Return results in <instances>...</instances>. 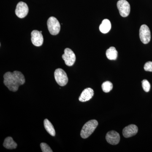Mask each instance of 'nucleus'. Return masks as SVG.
<instances>
[{"mask_svg": "<svg viewBox=\"0 0 152 152\" xmlns=\"http://www.w3.org/2000/svg\"><path fill=\"white\" fill-rule=\"evenodd\" d=\"M4 84L10 91L16 92L18 90L21 85L26 82L24 75L19 71H14L13 72H7L4 76Z\"/></svg>", "mask_w": 152, "mask_h": 152, "instance_id": "nucleus-1", "label": "nucleus"}, {"mask_svg": "<svg viewBox=\"0 0 152 152\" xmlns=\"http://www.w3.org/2000/svg\"><path fill=\"white\" fill-rule=\"evenodd\" d=\"M98 126L97 121L91 120L87 122L84 125L81 131L80 135L82 138L86 139L91 135Z\"/></svg>", "mask_w": 152, "mask_h": 152, "instance_id": "nucleus-2", "label": "nucleus"}, {"mask_svg": "<svg viewBox=\"0 0 152 152\" xmlns=\"http://www.w3.org/2000/svg\"><path fill=\"white\" fill-rule=\"evenodd\" d=\"M48 29L51 34L56 35L58 34L61 29L59 22L56 18L51 17L47 22Z\"/></svg>", "mask_w": 152, "mask_h": 152, "instance_id": "nucleus-3", "label": "nucleus"}, {"mask_svg": "<svg viewBox=\"0 0 152 152\" xmlns=\"http://www.w3.org/2000/svg\"><path fill=\"white\" fill-rule=\"evenodd\" d=\"M55 80L61 86H64L67 84L68 78L67 74L62 69H57L54 72Z\"/></svg>", "mask_w": 152, "mask_h": 152, "instance_id": "nucleus-4", "label": "nucleus"}, {"mask_svg": "<svg viewBox=\"0 0 152 152\" xmlns=\"http://www.w3.org/2000/svg\"><path fill=\"white\" fill-rule=\"evenodd\" d=\"M117 7L120 14L122 17H126L130 12L131 7L129 4L126 0H119L117 2Z\"/></svg>", "mask_w": 152, "mask_h": 152, "instance_id": "nucleus-5", "label": "nucleus"}, {"mask_svg": "<svg viewBox=\"0 0 152 152\" xmlns=\"http://www.w3.org/2000/svg\"><path fill=\"white\" fill-rule=\"evenodd\" d=\"M140 40L144 44L148 43L151 39V31L146 25H142L140 29Z\"/></svg>", "mask_w": 152, "mask_h": 152, "instance_id": "nucleus-6", "label": "nucleus"}, {"mask_svg": "<svg viewBox=\"0 0 152 152\" xmlns=\"http://www.w3.org/2000/svg\"><path fill=\"white\" fill-rule=\"evenodd\" d=\"M62 58L66 65L69 66L73 65L76 61L75 53L71 49L68 48L65 49L64 53L62 55Z\"/></svg>", "mask_w": 152, "mask_h": 152, "instance_id": "nucleus-7", "label": "nucleus"}, {"mask_svg": "<svg viewBox=\"0 0 152 152\" xmlns=\"http://www.w3.org/2000/svg\"><path fill=\"white\" fill-rule=\"evenodd\" d=\"M28 11V7L26 3L22 1L18 3L15 10V14L19 18H23L26 16Z\"/></svg>", "mask_w": 152, "mask_h": 152, "instance_id": "nucleus-8", "label": "nucleus"}, {"mask_svg": "<svg viewBox=\"0 0 152 152\" xmlns=\"http://www.w3.org/2000/svg\"><path fill=\"white\" fill-rule=\"evenodd\" d=\"M32 43L34 45L37 47L42 46L43 43V37L40 31L37 30H34L31 34Z\"/></svg>", "mask_w": 152, "mask_h": 152, "instance_id": "nucleus-9", "label": "nucleus"}, {"mask_svg": "<svg viewBox=\"0 0 152 152\" xmlns=\"http://www.w3.org/2000/svg\"><path fill=\"white\" fill-rule=\"evenodd\" d=\"M107 141L112 145H116L120 141L119 134L115 131H112L107 133L106 136Z\"/></svg>", "mask_w": 152, "mask_h": 152, "instance_id": "nucleus-10", "label": "nucleus"}, {"mask_svg": "<svg viewBox=\"0 0 152 152\" xmlns=\"http://www.w3.org/2000/svg\"><path fill=\"white\" fill-rule=\"evenodd\" d=\"M138 129L135 125L131 124L124 128L123 134L125 138H129L135 135L138 132Z\"/></svg>", "mask_w": 152, "mask_h": 152, "instance_id": "nucleus-11", "label": "nucleus"}, {"mask_svg": "<svg viewBox=\"0 0 152 152\" xmlns=\"http://www.w3.org/2000/svg\"><path fill=\"white\" fill-rule=\"evenodd\" d=\"M94 95V90L91 88H87L82 92L79 97V101L81 102H87L91 99Z\"/></svg>", "mask_w": 152, "mask_h": 152, "instance_id": "nucleus-12", "label": "nucleus"}, {"mask_svg": "<svg viewBox=\"0 0 152 152\" xmlns=\"http://www.w3.org/2000/svg\"><path fill=\"white\" fill-rule=\"evenodd\" d=\"M111 28V23L108 19H104L102 22L99 26V30L103 34H107Z\"/></svg>", "mask_w": 152, "mask_h": 152, "instance_id": "nucleus-13", "label": "nucleus"}, {"mask_svg": "<svg viewBox=\"0 0 152 152\" xmlns=\"http://www.w3.org/2000/svg\"><path fill=\"white\" fill-rule=\"evenodd\" d=\"M3 146L8 149H14L16 148L17 144L13 140L12 138L10 137H7L5 139L3 143Z\"/></svg>", "mask_w": 152, "mask_h": 152, "instance_id": "nucleus-14", "label": "nucleus"}, {"mask_svg": "<svg viewBox=\"0 0 152 152\" xmlns=\"http://www.w3.org/2000/svg\"><path fill=\"white\" fill-rule=\"evenodd\" d=\"M44 124L45 129L47 132L52 136L54 137L56 135V132L51 123L48 120L45 119L44 120Z\"/></svg>", "mask_w": 152, "mask_h": 152, "instance_id": "nucleus-15", "label": "nucleus"}, {"mask_svg": "<svg viewBox=\"0 0 152 152\" xmlns=\"http://www.w3.org/2000/svg\"><path fill=\"white\" fill-rule=\"evenodd\" d=\"M106 56L108 59L115 60L118 57V51L115 47H111L109 48L106 51Z\"/></svg>", "mask_w": 152, "mask_h": 152, "instance_id": "nucleus-16", "label": "nucleus"}, {"mask_svg": "<svg viewBox=\"0 0 152 152\" xmlns=\"http://www.w3.org/2000/svg\"><path fill=\"white\" fill-rule=\"evenodd\" d=\"M102 89L105 93H109L113 88V84L110 81L104 82L102 86Z\"/></svg>", "mask_w": 152, "mask_h": 152, "instance_id": "nucleus-17", "label": "nucleus"}, {"mask_svg": "<svg viewBox=\"0 0 152 152\" xmlns=\"http://www.w3.org/2000/svg\"><path fill=\"white\" fill-rule=\"evenodd\" d=\"M142 87L144 91L146 92H148L151 89V85L149 82L147 80H144L142 81Z\"/></svg>", "mask_w": 152, "mask_h": 152, "instance_id": "nucleus-18", "label": "nucleus"}, {"mask_svg": "<svg viewBox=\"0 0 152 152\" xmlns=\"http://www.w3.org/2000/svg\"><path fill=\"white\" fill-rule=\"evenodd\" d=\"M40 147L42 151L43 152H53L51 148L48 144L45 143H42L40 144Z\"/></svg>", "mask_w": 152, "mask_h": 152, "instance_id": "nucleus-19", "label": "nucleus"}, {"mask_svg": "<svg viewBox=\"0 0 152 152\" xmlns=\"http://www.w3.org/2000/svg\"><path fill=\"white\" fill-rule=\"evenodd\" d=\"M144 69L147 72H152V62H147L145 64L144 67Z\"/></svg>", "mask_w": 152, "mask_h": 152, "instance_id": "nucleus-20", "label": "nucleus"}]
</instances>
